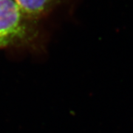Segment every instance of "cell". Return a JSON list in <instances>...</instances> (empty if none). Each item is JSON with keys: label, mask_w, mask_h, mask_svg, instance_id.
<instances>
[{"label": "cell", "mask_w": 133, "mask_h": 133, "mask_svg": "<svg viewBox=\"0 0 133 133\" xmlns=\"http://www.w3.org/2000/svg\"><path fill=\"white\" fill-rule=\"evenodd\" d=\"M38 33L37 22L26 16L14 0H0V49L29 45Z\"/></svg>", "instance_id": "obj_1"}, {"label": "cell", "mask_w": 133, "mask_h": 133, "mask_svg": "<svg viewBox=\"0 0 133 133\" xmlns=\"http://www.w3.org/2000/svg\"><path fill=\"white\" fill-rule=\"evenodd\" d=\"M26 16L34 21L50 13L58 5L68 0H14Z\"/></svg>", "instance_id": "obj_2"}]
</instances>
